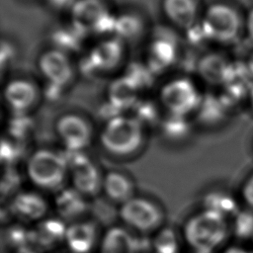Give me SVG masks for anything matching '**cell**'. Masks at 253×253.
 I'll return each mask as SVG.
<instances>
[{
    "label": "cell",
    "instance_id": "obj_23",
    "mask_svg": "<svg viewBox=\"0 0 253 253\" xmlns=\"http://www.w3.org/2000/svg\"><path fill=\"white\" fill-rule=\"evenodd\" d=\"M150 56L155 65L165 66L170 64L175 57L174 43L164 39L155 40L151 44Z\"/></svg>",
    "mask_w": 253,
    "mask_h": 253
},
{
    "label": "cell",
    "instance_id": "obj_35",
    "mask_svg": "<svg viewBox=\"0 0 253 253\" xmlns=\"http://www.w3.org/2000/svg\"><path fill=\"white\" fill-rule=\"evenodd\" d=\"M222 253H253V250H247L240 246H230L227 249H225Z\"/></svg>",
    "mask_w": 253,
    "mask_h": 253
},
{
    "label": "cell",
    "instance_id": "obj_38",
    "mask_svg": "<svg viewBox=\"0 0 253 253\" xmlns=\"http://www.w3.org/2000/svg\"><path fill=\"white\" fill-rule=\"evenodd\" d=\"M13 175H14V173H12V172H10V171H9V174H8V176H9V177H6V175H5L4 177H5V178H7L8 180H11V179H12V177H13ZM15 184H17V182H11V181H10V184L7 186V190H8V191H10V190H11V188H12L13 186H15Z\"/></svg>",
    "mask_w": 253,
    "mask_h": 253
},
{
    "label": "cell",
    "instance_id": "obj_37",
    "mask_svg": "<svg viewBox=\"0 0 253 253\" xmlns=\"http://www.w3.org/2000/svg\"><path fill=\"white\" fill-rule=\"evenodd\" d=\"M15 253H38V251L30 246H25V247L17 249Z\"/></svg>",
    "mask_w": 253,
    "mask_h": 253
},
{
    "label": "cell",
    "instance_id": "obj_21",
    "mask_svg": "<svg viewBox=\"0 0 253 253\" xmlns=\"http://www.w3.org/2000/svg\"><path fill=\"white\" fill-rule=\"evenodd\" d=\"M206 210H210L219 213L224 217H233L238 211L236 199L228 192L213 191L205 197Z\"/></svg>",
    "mask_w": 253,
    "mask_h": 253
},
{
    "label": "cell",
    "instance_id": "obj_6",
    "mask_svg": "<svg viewBox=\"0 0 253 253\" xmlns=\"http://www.w3.org/2000/svg\"><path fill=\"white\" fill-rule=\"evenodd\" d=\"M160 100L170 115L181 117L197 110L202 103V97L196 85L182 78L165 84L160 93Z\"/></svg>",
    "mask_w": 253,
    "mask_h": 253
},
{
    "label": "cell",
    "instance_id": "obj_24",
    "mask_svg": "<svg viewBox=\"0 0 253 253\" xmlns=\"http://www.w3.org/2000/svg\"><path fill=\"white\" fill-rule=\"evenodd\" d=\"M162 129L166 137L177 140L182 139L189 131V126L185 121V117L170 115L162 125Z\"/></svg>",
    "mask_w": 253,
    "mask_h": 253
},
{
    "label": "cell",
    "instance_id": "obj_18",
    "mask_svg": "<svg viewBox=\"0 0 253 253\" xmlns=\"http://www.w3.org/2000/svg\"><path fill=\"white\" fill-rule=\"evenodd\" d=\"M121 40H106L94 47L91 58L93 64L100 69L109 70L121 61L123 56V46Z\"/></svg>",
    "mask_w": 253,
    "mask_h": 253
},
{
    "label": "cell",
    "instance_id": "obj_32",
    "mask_svg": "<svg viewBox=\"0 0 253 253\" xmlns=\"http://www.w3.org/2000/svg\"><path fill=\"white\" fill-rule=\"evenodd\" d=\"M244 35L253 44V7L250 8L244 16Z\"/></svg>",
    "mask_w": 253,
    "mask_h": 253
},
{
    "label": "cell",
    "instance_id": "obj_16",
    "mask_svg": "<svg viewBox=\"0 0 253 253\" xmlns=\"http://www.w3.org/2000/svg\"><path fill=\"white\" fill-rule=\"evenodd\" d=\"M54 205L58 215L65 220H74L87 210L84 196L74 188L59 190L56 194Z\"/></svg>",
    "mask_w": 253,
    "mask_h": 253
},
{
    "label": "cell",
    "instance_id": "obj_29",
    "mask_svg": "<svg viewBox=\"0 0 253 253\" xmlns=\"http://www.w3.org/2000/svg\"><path fill=\"white\" fill-rule=\"evenodd\" d=\"M119 20H121L123 23L127 25V28L118 31L120 38H130L138 32V28L140 27V25L138 21L134 19L133 16H126V15L122 16Z\"/></svg>",
    "mask_w": 253,
    "mask_h": 253
},
{
    "label": "cell",
    "instance_id": "obj_1",
    "mask_svg": "<svg viewBox=\"0 0 253 253\" xmlns=\"http://www.w3.org/2000/svg\"><path fill=\"white\" fill-rule=\"evenodd\" d=\"M200 25L208 41L222 45L234 43L244 35V17L226 2L211 4L202 15Z\"/></svg>",
    "mask_w": 253,
    "mask_h": 253
},
{
    "label": "cell",
    "instance_id": "obj_9",
    "mask_svg": "<svg viewBox=\"0 0 253 253\" xmlns=\"http://www.w3.org/2000/svg\"><path fill=\"white\" fill-rule=\"evenodd\" d=\"M55 131L67 151L79 152L88 146L92 131L88 122L77 114H65L55 124Z\"/></svg>",
    "mask_w": 253,
    "mask_h": 253
},
{
    "label": "cell",
    "instance_id": "obj_3",
    "mask_svg": "<svg viewBox=\"0 0 253 253\" xmlns=\"http://www.w3.org/2000/svg\"><path fill=\"white\" fill-rule=\"evenodd\" d=\"M141 123L135 118L114 117L100 133L102 146L110 153L126 156L135 152L142 142Z\"/></svg>",
    "mask_w": 253,
    "mask_h": 253
},
{
    "label": "cell",
    "instance_id": "obj_30",
    "mask_svg": "<svg viewBox=\"0 0 253 253\" xmlns=\"http://www.w3.org/2000/svg\"><path fill=\"white\" fill-rule=\"evenodd\" d=\"M240 195L246 207L253 210V172L243 182Z\"/></svg>",
    "mask_w": 253,
    "mask_h": 253
},
{
    "label": "cell",
    "instance_id": "obj_27",
    "mask_svg": "<svg viewBox=\"0 0 253 253\" xmlns=\"http://www.w3.org/2000/svg\"><path fill=\"white\" fill-rule=\"evenodd\" d=\"M7 242L16 248H22L25 246H29L30 240V231L26 230L22 226H12L7 230Z\"/></svg>",
    "mask_w": 253,
    "mask_h": 253
},
{
    "label": "cell",
    "instance_id": "obj_12",
    "mask_svg": "<svg viewBox=\"0 0 253 253\" xmlns=\"http://www.w3.org/2000/svg\"><path fill=\"white\" fill-rule=\"evenodd\" d=\"M162 10L166 18L180 29H191L201 22L197 0H162Z\"/></svg>",
    "mask_w": 253,
    "mask_h": 253
},
{
    "label": "cell",
    "instance_id": "obj_5",
    "mask_svg": "<svg viewBox=\"0 0 253 253\" xmlns=\"http://www.w3.org/2000/svg\"><path fill=\"white\" fill-rule=\"evenodd\" d=\"M71 19L76 30L86 34L113 31L116 20L102 0H76L71 7Z\"/></svg>",
    "mask_w": 253,
    "mask_h": 253
},
{
    "label": "cell",
    "instance_id": "obj_25",
    "mask_svg": "<svg viewBox=\"0 0 253 253\" xmlns=\"http://www.w3.org/2000/svg\"><path fill=\"white\" fill-rule=\"evenodd\" d=\"M178 247L177 237L170 228L161 229L153 241L155 253H178Z\"/></svg>",
    "mask_w": 253,
    "mask_h": 253
},
{
    "label": "cell",
    "instance_id": "obj_28",
    "mask_svg": "<svg viewBox=\"0 0 253 253\" xmlns=\"http://www.w3.org/2000/svg\"><path fill=\"white\" fill-rule=\"evenodd\" d=\"M19 154H20V149L14 142L5 138L2 140V144H1L2 162H6L7 164H10L18 158Z\"/></svg>",
    "mask_w": 253,
    "mask_h": 253
},
{
    "label": "cell",
    "instance_id": "obj_39",
    "mask_svg": "<svg viewBox=\"0 0 253 253\" xmlns=\"http://www.w3.org/2000/svg\"><path fill=\"white\" fill-rule=\"evenodd\" d=\"M251 241H252V245H253V238H252V240H251Z\"/></svg>",
    "mask_w": 253,
    "mask_h": 253
},
{
    "label": "cell",
    "instance_id": "obj_11",
    "mask_svg": "<svg viewBox=\"0 0 253 253\" xmlns=\"http://www.w3.org/2000/svg\"><path fill=\"white\" fill-rule=\"evenodd\" d=\"M4 100L17 115H24L37 102L39 91L36 85L27 79H14L4 88Z\"/></svg>",
    "mask_w": 253,
    "mask_h": 253
},
{
    "label": "cell",
    "instance_id": "obj_7",
    "mask_svg": "<svg viewBox=\"0 0 253 253\" xmlns=\"http://www.w3.org/2000/svg\"><path fill=\"white\" fill-rule=\"evenodd\" d=\"M119 214L126 225L140 232L152 231L162 221L159 208L143 198L133 197L124 203L120 208Z\"/></svg>",
    "mask_w": 253,
    "mask_h": 253
},
{
    "label": "cell",
    "instance_id": "obj_14",
    "mask_svg": "<svg viewBox=\"0 0 253 253\" xmlns=\"http://www.w3.org/2000/svg\"><path fill=\"white\" fill-rule=\"evenodd\" d=\"M10 210L12 213L23 221H35L42 218L47 210L43 198L32 192H22L13 198Z\"/></svg>",
    "mask_w": 253,
    "mask_h": 253
},
{
    "label": "cell",
    "instance_id": "obj_31",
    "mask_svg": "<svg viewBox=\"0 0 253 253\" xmlns=\"http://www.w3.org/2000/svg\"><path fill=\"white\" fill-rule=\"evenodd\" d=\"M17 122H12L10 125V133L15 138H21L23 137L30 129V125L28 120L24 117V115H21V119H17Z\"/></svg>",
    "mask_w": 253,
    "mask_h": 253
},
{
    "label": "cell",
    "instance_id": "obj_22",
    "mask_svg": "<svg viewBox=\"0 0 253 253\" xmlns=\"http://www.w3.org/2000/svg\"><path fill=\"white\" fill-rule=\"evenodd\" d=\"M232 233L241 240L253 238V210L246 208L239 210L238 212L232 217L230 225Z\"/></svg>",
    "mask_w": 253,
    "mask_h": 253
},
{
    "label": "cell",
    "instance_id": "obj_20",
    "mask_svg": "<svg viewBox=\"0 0 253 253\" xmlns=\"http://www.w3.org/2000/svg\"><path fill=\"white\" fill-rule=\"evenodd\" d=\"M135 241L126 229L112 227L104 235L100 253H135Z\"/></svg>",
    "mask_w": 253,
    "mask_h": 253
},
{
    "label": "cell",
    "instance_id": "obj_15",
    "mask_svg": "<svg viewBox=\"0 0 253 253\" xmlns=\"http://www.w3.org/2000/svg\"><path fill=\"white\" fill-rule=\"evenodd\" d=\"M96 228L92 222H74L67 226L65 239L72 253H89L94 247Z\"/></svg>",
    "mask_w": 253,
    "mask_h": 253
},
{
    "label": "cell",
    "instance_id": "obj_13",
    "mask_svg": "<svg viewBox=\"0 0 253 253\" xmlns=\"http://www.w3.org/2000/svg\"><path fill=\"white\" fill-rule=\"evenodd\" d=\"M66 229L64 222L59 218L42 220L33 230H30L29 243L35 250L52 248L65 239Z\"/></svg>",
    "mask_w": 253,
    "mask_h": 253
},
{
    "label": "cell",
    "instance_id": "obj_8",
    "mask_svg": "<svg viewBox=\"0 0 253 253\" xmlns=\"http://www.w3.org/2000/svg\"><path fill=\"white\" fill-rule=\"evenodd\" d=\"M68 152L65 159L73 188L83 196H95L103 185L97 167L82 151Z\"/></svg>",
    "mask_w": 253,
    "mask_h": 253
},
{
    "label": "cell",
    "instance_id": "obj_33",
    "mask_svg": "<svg viewBox=\"0 0 253 253\" xmlns=\"http://www.w3.org/2000/svg\"><path fill=\"white\" fill-rule=\"evenodd\" d=\"M243 64H244V67H245V70H246L248 76L250 77V79L253 82V50L246 56Z\"/></svg>",
    "mask_w": 253,
    "mask_h": 253
},
{
    "label": "cell",
    "instance_id": "obj_4",
    "mask_svg": "<svg viewBox=\"0 0 253 253\" xmlns=\"http://www.w3.org/2000/svg\"><path fill=\"white\" fill-rule=\"evenodd\" d=\"M27 175L39 188L59 191L68 174L65 157L47 149L34 152L27 161Z\"/></svg>",
    "mask_w": 253,
    "mask_h": 253
},
{
    "label": "cell",
    "instance_id": "obj_34",
    "mask_svg": "<svg viewBox=\"0 0 253 253\" xmlns=\"http://www.w3.org/2000/svg\"><path fill=\"white\" fill-rule=\"evenodd\" d=\"M47 1L56 8H65V7H72L76 0H47Z\"/></svg>",
    "mask_w": 253,
    "mask_h": 253
},
{
    "label": "cell",
    "instance_id": "obj_2",
    "mask_svg": "<svg viewBox=\"0 0 253 253\" xmlns=\"http://www.w3.org/2000/svg\"><path fill=\"white\" fill-rule=\"evenodd\" d=\"M230 225L219 213L205 210L191 216L184 226L188 244L200 253H211L227 238Z\"/></svg>",
    "mask_w": 253,
    "mask_h": 253
},
{
    "label": "cell",
    "instance_id": "obj_36",
    "mask_svg": "<svg viewBox=\"0 0 253 253\" xmlns=\"http://www.w3.org/2000/svg\"><path fill=\"white\" fill-rule=\"evenodd\" d=\"M246 101H247V103H248V105H249L251 111L253 112V84H252V86L250 87V90H249V92H248Z\"/></svg>",
    "mask_w": 253,
    "mask_h": 253
},
{
    "label": "cell",
    "instance_id": "obj_19",
    "mask_svg": "<svg viewBox=\"0 0 253 253\" xmlns=\"http://www.w3.org/2000/svg\"><path fill=\"white\" fill-rule=\"evenodd\" d=\"M234 64L229 58L220 54L208 55L201 63L203 77L211 83L225 84Z\"/></svg>",
    "mask_w": 253,
    "mask_h": 253
},
{
    "label": "cell",
    "instance_id": "obj_26",
    "mask_svg": "<svg viewBox=\"0 0 253 253\" xmlns=\"http://www.w3.org/2000/svg\"><path fill=\"white\" fill-rule=\"evenodd\" d=\"M134 92L131 88L117 87L111 92V102L118 108H127L134 104Z\"/></svg>",
    "mask_w": 253,
    "mask_h": 253
},
{
    "label": "cell",
    "instance_id": "obj_17",
    "mask_svg": "<svg viewBox=\"0 0 253 253\" xmlns=\"http://www.w3.org/2000/svg\"><path fill=\"white\" fill-rule=\"evenodd\" d=\"M102 189L106 196L122 205L133 198V185L129 178L120 172H109L103 179Z\"/></svg>",
    "mask_w": 253,
    "mask_h": 253
},
{
    "label": "cell",
    "instance_id": "obj_10",
    "mask_svg": "<svg viewBox=\"0 0 253 253\" xmlns=\"http://www.w3.org/2000/svg\"><path fill=\"white\" fill-rule=\"evenodd\" d=\"M39 68L42 76L54 86H64L72 78L73 67L69 57L59 48L49 49L42 54Z\"/></svg>",
    "mask_w": 253,
    "mask_h": 253
}]
</instances>
